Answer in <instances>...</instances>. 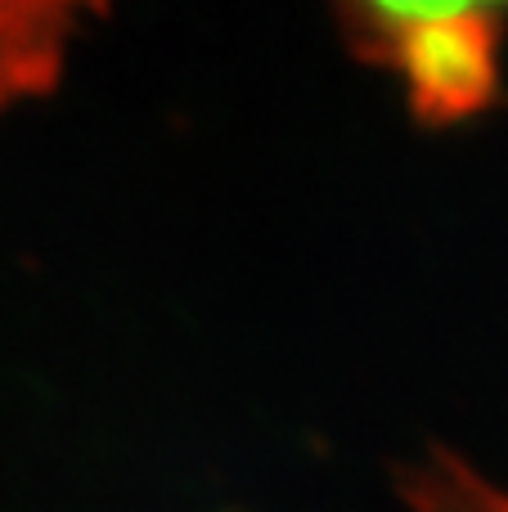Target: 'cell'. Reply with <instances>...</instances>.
<instances>
[{
    "instance_id": "1",
    "label": "cell",
    "mask_w": 508,
    "mask_h": 512,
    "mask_svg": "<svg viewBox=\"0 0 508 512\" xmlns=\"http://www.w3.org/2000/svg\"><path fill=\"white\" fill-rule=\"evenodd\" d=\"M360 54L410 81L423 122H455L491 104L500 77V23L491 5H360L342 14Z\"/></svg>"
}]
</instances>
